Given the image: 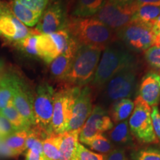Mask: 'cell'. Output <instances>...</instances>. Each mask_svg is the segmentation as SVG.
<instances>
[{"instance_id":"obj_23","label":"cell","mask_w":160,"mask_h":160,"mask_svg":"<svg viewBox=\"0 0 160 160\" xmlns=\"http://www.w3.org/2000/svg\"><path fill=\"white\" fill-rule=\"evenodd\" d=\"M110 139L117 145L133 146V137L130 131L128 122L127 120L117 123L108 133Z\"/></svg>"},{"instance_id":"obj_12","label":"cell","mask_w":160,"mask_h":160,"mask_svg":"<svg viewBox=\"0 0 160 160\" xmlns=\"http://www.w3.org/2000/svg\"><path fill=\"white\" fill-rule=\"evenodd\" d=\"M113 128V123L102 107L96 105L85 124L81 128L79 135V142L81 144L87 143L95 136L102 134Z\"/></svg>"},{"instance_id":"obj_32","label":"cell","mask_w":160,"mask_h":160,"mask_svg":"<svg viewBox=\"0 0 160 160\" xmlns=\"http://www.w3.org/2000/svg\"><path fill=\"white\" fill-rule=\"evenodd\" d=\"M145 58L150 66L160 71V46L153 45L145 51Z\"/></svg>"},{"instance_id":"obj_8","label":"cell","mask_w":160,"mask_h":160,"mask_svg":"<svg viewBox=\"0 0 160 160\" xmlns=\"http://www.w3.org/2000/svg\"><path fill=\"white\" fill-rule=\"evenodd\" d=\"M138 74L136 62L125 68L105 83L104 98L107 102H115L121 99H130L135 93Z\"/></svg>"},{"instance_id":"obj_18","label":"cell","mask_w":160,"mask_h":160,"mask_svg":"<svg viewBox=\"0 0 160 160\" xmlns=\"http://www.w3.org/2000/svg\"><path fill=\"white\" fill-rule=\"evenodd\" d=\"M8 5L16 17L27 27H33L37 25L42 14V13L33 11L15 0H11Z\"/></svg>"},{"instance_id":"obj_9","label":"cell","mask_w":160,"mask_h":160,"mask_svg":"<svg viewBox=\"0 0 160 160\" xmlns=\"http://www.w3.org/2000/svg\"><path fill=\"white\" fill-rule=\"evenodd\" d=\"M81 87H69L56 92L52 117V133L56 134L67 131L71 119L72 106Z\"/></svg>"},{"instance_id":"obj_15","label":"cell","mask_w":160,"mask_h":160,"mask_svg":"<svg viewBox=\"0 0 160 160\" xmlns=\"http://www.w3.org/2000/svg\"><path fill=\"white\" fill-rule=\"evenodd\" d=\"M65 19L61 5L54 3L43 11L36 30L40 34H50L66 28Z\"/></svg>"},{"instance_id":"obj_19","label":"cell","mask_w":160,"mask_h":160,"mask_svg":"<svg viewBox=\"0 0 160 160\" xmlns=\"http://www.w3.org/2000/svg\"><path fill=\"white\" fill-rule=\"evenodd\" d=\"M108 0H77L73 15L76 18L94 17Z\"/></svg>"},{"instance_id":"obj_27","label":"cell","mask_w":160,"mask_h":160,"mask_svg":"<svg viewBox=\"0 0 160 160\" xmlns=\"http://www.w3.org/2000/svg\"><path fill=\"white\" fill-rule=\"evenodd\" d=\"M160 15V5H142L138 6L133 13L132 21L151 23Z\"/></svg>"},{"instance_id":"obj_4","label":"cell","mask_w":160,"mask_h":160,"mask_svg":"<svg viewBox=\"0 0 160 160\" xmlns=\"http://www.w3.org/2000/svg\"><path fill=\"white\" fill-rule=\"evenodd\" d=\"M133 102L134 108L128 121L132 137L141 145L158 143L152 124L151 107L139 96L136 98Z\"/></svg>"},{"instance_id":"obj_43","label":"cell","mask_w":160,"mask_h":160,"mask_svg":"<svg viewBox=\"0 0 160 160\" xmlns=\"http://www.w3.org/2000/svg\"><path fill=\"white\" fill-rule=\"evenodd\" d=\"M5 65L2 59H0V79L5 73Z\"/></svg>"},{"instance_id":"obj_22","label":"cell","mask_w":160,"mask_h":160,"mask_svg":"<svg viewBox=\"0 0 160 160\" xmlns=\"http://www.w3.org/2000/svg\"><path fill=\"white\" fill-rule=\"evenodd\" d=\"M134 108V102L131 99H121L113 102L111 107L110 115L112 122L119 123L127 120Z\"/></svg>"},{"instance_id":"obj_11","label":"cell","mask_w":160,"mask_h":160,"mask_svg":"<svg viewBox=\"0 0 160 160\" xmlns=\"http://www.w3.org/2000/svg\"><path fill=\"white\" fill-rule=\"evenodd\" d=\"M137 8L135 4L122 6L108 0L93 18L105 24L110 29L118 31L131 22Z\"/></svg>"},{"instance_id":"obj_1","label":"cell","mask_w":160,"mask_h":160,"mask_svg":"<svg viewBox=\"0 0 160 160\" xmlns=\"http://www.w3.org/2000/svg\"><path fill=\"white\" fill-rule=\"evenodd\" d=\"M136 63L133 53L121 42L113 41L103 50L92 85L102 87L122 70Z\"/></svg>"},{"instance_id":"obj_24","label":"cell","mask_w":160,"mask_h":160,"mask_svg":"<svg viewBox=\"0 0 160 160\" xmlns=\"http://www.w3.org/2000/svg\"><path fill=\"white\" fill-rule=\"evenodd\" d=\"M17 75L6 73L0 79V111L13 100Z\"/></svg>"},{"instance_id":"obj_36","label":"cell","mask_w":160,"mask_h":160,"mask_svg":"<svg viewBox=\"0 0 160 160\" xmlns=\"http://www.w3.org/2000/svg\"><path fill=\"white\" fill-rule=\"evenodd\" d=\"M15 131L10 122L3 116L0 114V139H4Z\"/></svg>"},{"instance_id":"obj_21","label":"cell","mask_w":160,"mask_h":160,"mask_svg":"<svg viewBox=\"0 0 160 160\" xmlns=\"http://www.w3.org/2000/svg\"><path fill=\"white\" fill-rule=\"evenodd\" d=\"M28 130L15 131L2 139L4 144L13 157H17L26 151V140L28 134Z\"/></svg>"},{"instance_id":"obj_38","label":"cell","mask_w":160,"mask_h":160,"mask_svg":"<svg viewBox=\"0 0 160 160\" xmlns=\"http://www.w3.org/2000/svg\"><path fill=\"white\" fill-rule=\"evenodd\" d=\"M25 157L26 160H45L43 154L32 151V150H27Z\"/></svg>"},{"instance_id":"obj_2","label":"cell","mask_w":160,"mask_h":160,"mask_svg":"<svg viewBox=\"0 0 160 160\" xmlns=\"http://www.w3.org/2000/svg\"><path fill=\"white\" fill-rule=\"evenodd\" d=\"M79 45H90L105 49L115 41L113 30L95 18H73L66 25Z\"/></svg>"},{"instance_id":"obj_29","label":"cell","mask_w":160,"mask_h":160,"mask_svg":"<svg viewBox=\"0 0 160 160\" xmlns=\"http://www.w3.org/2000/svg\"><path fill=\"white\" fill-rule=\"evenodd\" d=\"M86 145L88 146L93 151L105 155L114 149L111 142L103 134L95 136L90 140Z\"/></svg>"},{"instance_id":"obj_7","label":"cell","mask_w":160,"mask_h":160,"mask_svg":"<svg viewBox=\"0 0 160 160\" xmlns=\"http://www.w3.org/2000/svg\"><path fill=\"white\" fill-rule=\"evenodd\" d=\"M56 91L48 83L43 82L38 86L33 94V111L35 125L39 131L48 135L52 133V117Z\"/></svg>"},{"instance_id":"obj_30","label":"cell","mask_w":160,"mask_h":160,"mask_svg":"<svg viewBox=\"0 0 160 160\" xmlns=\"http://www.w3.org/2000/svg\"><path fill=\"white\" fill-rule=\"evenodd\" d=\"M131 160H160V148L148 146L134 150L131 153Z\"/></svg>"},{"instance_id":"obj_37","label":"cell","mask_w":160,"mask_h":160,"mask_svg":"<svg viewBox=\"0 0 160 160\" xmlns=\"http://www.w3.org/2000/svg\"><path fill=\"white\" fill-rule=\"evenodd\" d=\"M105 160H127L125 151L122 148H114L106 155Z\"/></svg>"},{"instance_id":"obj_26","label":"cell","mask_w":160,"mask_h":160,"mask_svg":"<svg viewBox=\"0 0 160 160\" xmlns=\"http://www.w3.org/2000/svg\"><path fill=\"white\" fill-rule=\"evenodd\" d=\"M60 133H51L46 137L42 142L43 156L45 160H59Z\"/></svg>"},{"instance_id":"obj_13","label":"cell","mask_w":160,"mask_h":160,"mask_svg":"<svg viewBox=\"0 0 160 160\" xmlns=\"http://www.w3.org/2000/svg\"><path fill=\"white\" fill-rule=\"evenodd\" d=\"M93 110V91L89 86L81 87L72 106L71 119L67 131L80 130Z\"/></svg>"},{"instance_id":"obj_44","label":"cell","mask_w":160,"mask_h":160,"mask_svg":"<svg viewBox=\"0 0 160 160\" xmlns=\"http://www.w3.org/2000/svg\"><path fill=\"white\" fill-rule=\"evenodd\" d=\"M154 45L160 46V31L156 32V33H155Z\"/></svg>"},{"instance_id":"obj_20","label":"cell","mask_w":160,"mask_h":160,"mask_svg":"<svg viewBox=\"0 0 160 160\" xmlns=\"http://www.w3.org/2000/svg\"><path fill=\"white\" fill-rule=\"evenodd\" d=\"M76 51H68L64 52L50 63V70L53 77L62 80L64 79L69 71Z\"/></svg>"},{"instance_id":"obj_25","label":"cell","mask_w":160,"mask_h":160,"mask_svg":"<svg viewBox=\"0 0 160 160\" xmlns=\"http://www.w3.org/2000/svg\"><path fill=\"white\" fill-rule=\"evenodd\" d=\"M0 114L3 116L9 122L15 131L28 130L31 128V125L27 122V121L16 108L13 103V100L5 108L0 111Z\"/></svg>"},{"instance_id":"obj_5","label":"cell","mask_w":160,"mask_h":160,"mask_svg":"<svg viewBox=\"0 0 160 160\" xmlns=\"http://www.w3.org/2000/svg\"><path fill=\"white\" fill-rule=\"evenodd\" d=\"M79 44L67 28L50 34L38 35V57L50 64L58 56L68 51H76Z\"/></svg>"},{"instance_id":"obj_31","label":"cell","mask_w":160,"mask_h":160,"mask_svg":"<svg viewBox=\"0 0 160 160\" xmlns=\"http://www.w3.org/2000/svg\"><path fill=\"white\" fill-rule=\"evenodd\" d=\"M37 40L38 35L34 34L13 43L15 47L20 51L25 52L28 55L38 57L39 53H38L37 48Z\"/></svg>"},{"instance_id":"obj_40","label":"cell","mask_w":160,"mask_h":160,"mask_svg":"<svg viewBox=\"0 0 160 160\" xmlns=\"http://www.w3.org/2000/svg\"><path fill=\"white\" fill-rule=\"evenodd\" d=\"M134 4L137 7L142 5H160V0H136Z\"/></svg>"},{"instance_id":"obj_3","label":"cell","mask_w":160,"mask_h":160,"mask_svg":"<svg viewBox=\"0 0 160 160\" xmlns=\"http://www.w3.org/2000/svg\"><path fill=\"white\" fill-rule=\"evenodd\" d=\"M103 48L79 45L71 65L62 79L71 87H83L94 77Z\"/></svg>"},{"instance_id":"obj_45","label":"cell","mask_w":160,"mask_h":160,"mask_svg":"<svg viewBox=\"0 0 160 160\" xmlns=\"http://www.w3.org/2000/svg\"><path fill=\"white\" fill-rule=\"evenodd\" d=\"M157 32H158V31H157Z\"/></svg>"},{"instance_id":"obj_6","label":"cell","mask_w":160,"mask_h":160,"mask_svg":"<svg viewBox=\"0 0 160 160\" xmlns=\"http://www.w3.org/2000/svg\"><path fill=\"white\" fill-rule=\"evenodd\" d=\"M116 37L131 52L145 51L154 45L155 33L151 23L131 21L117 31Z\"/></svg>"},{"instance_id":"obj_28","label":"cell","mask_w":160,"mask_h":160,"mask_svg":"<svg viewBox=\"0 0 160 160\" xmlns=\"http://www.w3.org/2000/svg\"><path fill=\"white\" fill-rule=\"evenodd\" d=\"M47 134L39 131L35 127H31L28 130L27 140H26V151L32 150L37 153L43 154L42 142Z\"/></svg>"},{"instance_id":"obj_42","label":"cell","mask_w":160,"mask_h":160,"mask_svg":"<svg viewBox=\"0 0 160 160\" xmlns=\"http://www.w3.org/2000/svg\"><path fill=\"white\" fill-rule=\"evenodd\" d=\"M151 24L152 25V26H153L154 33H156V32L157 31H160V15L155 20H153Z\"/></svg>"},{"instance_id":"obj_16","label":"cell","mask_w":160,"mask_h":160,"mask_svg":"<svg viewBox=\"0 0 160 160\" xmlns=\"http://www.w3.org/2000/svg\"><path fill=\"white\" fill-rule=\"evenodd\" d=\"M150 107L157 106L160 102V74L150 71L144 75L139 85V95Z\"/></svg>"},{"instance_id":"obj_17","label":"cell","mask_w":160,"mask_h":160,"mask_svg":"<svg viewBox=\"0 0 160 160\" xmlns=\"http://www.w3.org/2000/svg\"><path fill=\"white\" fill-rule=\"evenodd\" d=\"M80 130L60 133L59 160H77Z\"/></svg>"},{"instance_id":"obj_34","label":"cell","mask_w":160,"mask_h":160,"mask_svg":"<svg viewBox=\"0 0 160 160\" xmlns=\"http://www.w3.org/2000/svg\"><path fill=\"white\" fill-rule=\"evenodd\" d=\"M33 11L43 13L46 9L49 0H15Z\"/></svg>"},{"instance_id":"obj_35","label":"cell","mask_w":160,"mask_h":160,"mask_svg":"<svg viewBox=\"0 0 160 160\" xmlns=\"http://www.w3.org/2000/svg\"><path fill=\"white\" fill-rule=\"evenodd\" d=\"M151 119L156 137H157L158 142H160V112L158 106L152 107Z\"/></svg>"},{"instance_id":"obj_41","label":"cell","mask_w":160,"mask_h":160,"mask_svg":"<svg viewBox=\"0 0 160 160\" xmlns=\"http://www.w3.org/2000/svg\"><path fill=\"white\" fill-rule=\"evenodd\" d=\"M111 2L117 4V5L126 6V5H131L135 3L136 0H108Z\"/></svg>"},{"instance_id":"obj_33","label":"cell","mask_w":160,"mask_h":160,"mask_svg":"<svg viewBox=\"0 0 160 160\" xmlns=\"http://www.w3.org/2000/svg\"><path fill=\"white\" fill-rule=\"evenodd\" d=\"M106 155L90 151L82 144L79 143L77 160H105Z\"/></svg>"},{"instance_id":"obj_10","label":"cell","mask_w":160,"mask_h":160,"mask_svg":"<svg viewBox=\"0 0 160 160\" xmlns=\"http://www.w3.org/2000/svg\"><path fill=\"white\" fill-rule=\"evenodd\" d=\"M39 35L36 29H29L16 17L8 2L0 1V36L12 42L31 35Z\"/></svg>"},{"instance_id":"obj_39","label":"cell","mask_w":160,"mask_h":160,"mask_svg":"<svg viewBox=\"0 0 160 160\" xmlns=\"http://www.w3.org/2000/svg\"><path fill=\"white\" fill-rule=\"evenodd\" d=\"M0 156L3 157H13L11 151L4 144L2 139H0Z\"/></svg>"},{"instance_id":"obj_14","label":"cell","mask_w":160,"mask_h":160,"mask_svg":"<svg viewBox=\"0 0 160 160\" xmlns=\"http://www.w3.org/2000/svg\"><path fill=\"white\" fill-rule=\"evenodd\" d=\"M33 102V93L25 82L17 76L13 95V103L31 127H33L35 125Z\"/></svg>"}]
</instances>
